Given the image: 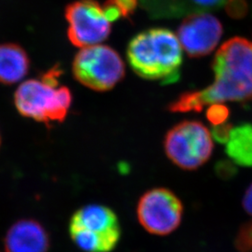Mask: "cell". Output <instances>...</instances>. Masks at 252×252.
Listing matches in <instances>:
<instances>
[{
  "instance_id": "6da1fadb",
  "label": "cell",
  "mask_w": 252,
  "mask_h": 252,
  "mask_svg": "<svg viewBox=\"0 0 252 252\" xmlns=\"http://www.w3.org/2000/svg\"><path fill=\"white\" fill-rule=\"evenodd\" d=\"M214 81L206 89L186 92L170 103L171 112L202 111L206 106L252 99V41L235 36L217 52L212 63Z\"/></svg>"
},
{
  "instance_id": "7a4b0ae2",
  "label": "cell",
  "mask_w": 252,
  "mask_h": 252,
  "mask_svg": "<svg viewBox=\"0 0 252 252\" xmlns=\"http://www.w3.org/2000/svg\"><path fill=\"white\" fill-rule=\"evenodd\" d=\"M127 59L140 78L171 84L180 80L182 47L171 30L156 27L134 36L127 47Z\"/></svg>"
},
{
  "instance_id": "3957f363",
  "label": "cell",
  "mask_w": 252,
  "mask_h": 252,
  "mask_svg": "<svg viewBox=\"0 0 252 252\" xmlns=\"http://www.w3.org/2000/svg\"><path fill=\"white\" fill-rule=\"evenodd\" d=\"M73 242L85 252H112L121 239L122 229L115 212L103 205H87L69 221Z\"/></svg>"
},
{
  "instance_id": "277c9868",
  "label": "cell",
  "mask_w": 252,
  "mask_h": 252,
  "mask_svg": "<svg viewBox=\"0 0 252 252\" xmlns=\"http://www.w3.org/2000/svg\"><path fill=\"white\" fill-rule=\"evenodd\" d=\"M71 103L72 94L67 87L42 80L25 81L14 94V105L21 115L46 125L63 122Z\"/></svg>"
},
{
  "instance_id": "5b68a950",
  "label": "cell",
  "mask_w": 252,
  "mask_h": 252,
  "mask_svg": "<svg viewBox=\"0 0 252 252\" xmlns=\"http://www.w3.org/2000/svg\"><path fill=\"white\" fill-rule=\"evenodd\" d=\"M72 70L81 84L97 92L111 90L126 75L121 55L111 47L102 44L81 48L74 58Z\"/></svg>"
},
{
  "instance_id": "8992f818",
  "label": "cell",
  "mask_w": 252,
  "mask_h": 252,
  "mask_svg": "<svg viewBox=\"0 0 252 252\" xmlns=\"http://www.w3.org/2000/svg\"><path fill=\"white\" fill-rule=\"evenodd\" d=\"M211 133L197 121H184L167 132L163 148L167 157L184 170H195L209 160L213 153Z\"/></svg>"
},
{
  "instance_id": "52a82bcc",
  "label": "cell",
  "mask_w": 252,
  "mask_h": 252,
  "mask_svg": "<svg viewBox=\"0 0 252 252\" xmlns=\"http://www.w3.org/2000/svg\"><path fill=\"white\" fill-rule=\"evenodd\" d=\"M136 215L139 223L150 234L167 235L180 225L183 205L170 189L154 188L140 197Z\"/></svg>"
},
{
  "instance_id": "ba28073f",
  "label": "cell",
  "mask_w": 252,
  "mask_h": 252,
  "mask_svg": "<svg viewBox=\"0 0 252 252\" xmlns=\"http://www.w3.org/2000/svg\"><path fill=\"white\" fill-rule=\"evenodd\" d=\"M68 24L67 36L79 48L101 44L111 33V23L96 0H77L64 11Z\"/></svg>"
},
{
  "instance_id": "9c48e42d",
  "label": "cell",
  "mask_w": 252,
  "mask_h": 252,
  "mask_svg": "<svg viewBox=\"0 0 252 252\" xmlns=\"http://www.w3.org/2000/svg\"><path fill=\"white\" fill-rule=\"evenodd\" d=\"M223 34L221 23L208 12L187 16L180 24L178 37L189 57L197 58L211 54Z\"/></svg>"
},
{
  "instance_id": "30bf717a",
  "label": "cell",
  "mask_w": 252,
  "mask_h": 252,
  "mask_svg": "<svg viewBox=\"0 0 252 252\" xmlns=\"http://www.w3.org/2000/svg\"><path fill=\"white\" fill-rule=\"evenodd\" d=\"M6 252H48L51 239L45 227L34 219H22L9 227L4 238Z\"/></svg>"
},
{
  "instance_id": "8fae6325",
  "label": "cell",
  "mask_w": 252,
  "mask_h": 252,
  "mask_svg": "<svg viewBox=\"0 0 252 252\" xmlns=\"http://www.w3.org/2000/svg\"><path fill=\"white\" fill-rule=\"evenodd\" d=\"M227 0H139V7L153 19L187 17L221 8Z\"/></svg>"
},
{
  "instance_id": "7c38bea8",
  "label": "cell",
  "mask_w": 252,
  "mask_h": 252,
  "mask_svg": "<svg viewBox=\"0 0 252 252\" xmlns=\"http://www.w3.org/2000/svg\"><path fill=\"white\" fill-rule=\"evenodd\" d=\"M30 59L25 49L14 43L0 44V83L11 85L29 71Z\"/></svg>"
},
{
  "instance_id": "4fadbf2b",
  "label": "cell",
  "mask_w": 252,
  "mask_h": 252,
  "mask_svg": "<svg viewBox=\"0 0 252 252\" xmlns=\"http://www.w3.org/2000/svg\"><path fill=\"white\" fill-rule=\"evenodd\" d=\"M226 153L233 162L244 167H252V125L233 127L226 143Z\"/></svg>"
},
{
  "instance_id": "5bb4252c",
  "label": "cell",
  "mask_w": 252,
  "mask_h": 252,
  "mask_svg": "<svg viewBox=\"0 0 252 252\" xmlns=\"http://www.w3.org/2000/svg\"><path fill=\"white\" fill-rule=\"evenodd\" d=\"M138 6L139 0H107L103 9L108 21L113 23L120 19L132 17Z\"/></svg>"
},
{
  "instance_id": "9a60e30c",
  "label": "cell",
  "mask_w": 252,
  "mask_h": 252,
  "mask_svg": "<svg viewBox=\"0 0 252 252\" xmlns=\"http://www.w3.org/2000/svg\"><path fill=\"white\" fill-rule=\"evenodd\" d=\"M234 245L239 252H252V220L240 226Z\"/></svg>"
},
{
  "instance_id": "2e32d148",
  "label": "cell",
  "mask_w": 252,
  "mask_h": 252,
  "mask_svg": "<svg viewBox=\"0 0 252 252\" xmlns=\"http://www.w3.org/2000/svg\"><path fill=\"white\" fill-rule=\"evenodd\" d=\"M230 116V109L222 104H212L207 110V120L212 126H218L226 123Z\"/></svg>"
},
{
  "instance_id": "e0dca14e",
  "label": "cell",
  "mask_w": 252,
  "mask_h": 252,
  "mask_svg": "<svg viewBox=\"0 0 252 252\" xmlns=\"http://www.w3.org/2000/svg\"><path fill=\"white\" fill-rule=\"evenodd\" d=\"M233 130V126L227 123H223L221 125L218 126H212V130H211V135L216 139L219 143L221 144H226L231 132Z\"/></svg>"
},
{
  "instance_id": "ac0fdd59",
  "label": "cell",
  "mask_w": 252,
  "mask_h": 252,
  "mask_svg": "<svg viewBox=\"0 0 252 252\" xmlns=\"http://www.w3.org/2000/svg\"><path fill=\"white\" fill-rule=\"evenodd\" d=\"M217 173L221 178H231L235 173V168L228 162H220L217 165Z\"/></svg>"
},
{
  "instance_id": "d6986e66",
  "label": "cell",
  "mask_w": 252,
  "mask_h": 252,
  "mask_svg": "<svg viewBox=\"0 0 252 252\" xmlns=\"http://www.w3.org/2000/svg\"><path fill=\"white\" fill-rule=\"evenodd\" d=\"M242 204L247 213L252 216V183L245 192Z\"/></svg>"
},
{
  "instance_id": "ffe728a7",
  "label": "cell",
  "mask_w": 252,
  "mask_h": 252,
  "mask_svg": "<svg viewBox=\"0 0 252 252\" xmlns=\"http://www.w3.org/2000/svg\"><path fill=\"white\" fill-rule=\"evenodd\" d=\"M0 142H1V137H0Z\"/></svg>"
}]
</instances>
